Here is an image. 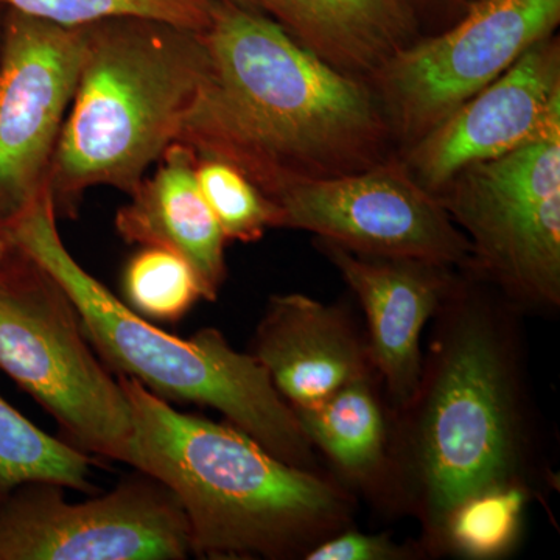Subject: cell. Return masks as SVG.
Segmentation results:
<instances>
[{"mask_svg":"<svg viewBox=\"0 0 560 560\" xmlns=\"http://www.w3.org/2000/svg\"><path fill=\"white\" fill-rule=\"evenodd\" d=\"M202 39L208 75L175 142L237 168L268 200L399 153L371 84L304 49L268 14L215 0Z\"/></svg>","mask_w":560,"mask_h":560,"instance_id":"obj_1","label":"cell"},{"mask_svg":"<svg viewBox=\"0 0 560 560\" xmlns=\"http://www.w3.org/2000/svg\"><path fill=\"white\" fill-rule=\"evenodd\" d=\"M117 378L131 412L119 460L172 490L191 556L296 558L348 525L350 499L335 482L279 459L230 422L180 412L139 382Z\"/></svg>","mask_w":560,"mask_h":560,"instance_id":"obj_2","label":"cell"},{"mask_svg":"<svg viewBox=\"0 0 560 560\" xmlns=\"http://www.w3.org/2000/svg\"><path fill=\"white\" fill-rule=\"evenodd\" d=\"M208 70L202 32L139 16L84 25L79 83L47 176L57 219H77L92 187L138 189L175 142Z\"/></svg>","mask_w":560,"mask_h":560,"instance_id":"obj_3","label":"cell"},{"mask_svg":"<svg viewBox=\"0 0 560 560\" xmlns=\"http://www.w3.org/2000/svg\"><path fill=\"white\" fill-rule=\"evenodd\" d=\"M57 223L44 189L0 226V234L68 291L88 340L109 371L162 400L213 408L279 459L313 470L312 442L259 361L232 348L217 329L184 340L153 326L73 259Z\"/></svg>","mask_w":560,"mask_h":560,"instance_id":"obj_4","label":"cell"},{"mask_svg":"<svg viewBox=\"0 0 560 560\" xmlns=\"http://www.w3.org/2000/svg\"><path fill=\"white\" fill-rule=\"evenodd\" d=\"M442 305L412 412L408 453L427 530L442 528L464 501L517 485V394L510 349L492 315L456 298Z\"/></svg>","mask_w":560,"mask_h":560,"instance_id":"obj_5","label":"cell"},{"mask_svg":"<svg viewBox=\"0 0 560 560\" xmlns=\"http://www.w3.org/2000/svg\"><path fill=\"white\" fill-rule=\"evenodd\" d=\"M0 370L57 420L69 444L119 460L131 431L119 378L95 355L68 291L14 246L0 259Z\"/></svg>","mask_w":560,"mask_h":560,"instance_id":"obj_6","label":"cell"},{"mask_svg":"<svg viewBox=\"0 0 560 560\" xmlns=\"http://www.w3.org/2000/svg\"><path fill=\"white\" fill-rule=\"evenodd\" d=\"M470 243V268L515 304H560V127L456 173L436 191Z\"/></svg>","mask_w":560,"mask_h":560,"instance_id":"obj_7","label":"cell"},{"mask_svg":"<svg viewBox=\"0 0 560 560\" xmlns=\"http://www.w3.org/2000/svg\"><path fill=\"white\" fill-rule=\"evenodd\" d=\"M560 0H478L451 27L390 58L371 81L393 131L407 150L525 51L556 35Z\"/></svg>","mask_w":560,"mask_h":560,"instance_id":"obj_8","label":"cell"},{"mask_svg":"<svg viewBox=\"0 0 560 560\" xmlns=\"http://www.w3.org/2000/svg\"><path fill=\"white\" fill-rule=\"evenodd\" d=\"M189 523L178 499L138 471L110 492L70 503L54 482L0 500V560H183Z\"/></svg>","mask_w":560,"mask_h":560,"instance_id":"obj_9","label":"cell"},{"mask_svg":"<svg viewBox=\"0 0 560 560\" xmlns=\"http://www.w3.org/2000/svg\"><path fill=\"white\" fill-rule=\"evenodd\" d=\"M271 202L275 228L312 232L361 256L470 265L466 235L399 153L370 171L294 184Z\"/></svg>","mask_w":560,"mask_h":560,"instance_id":"obj_10","label":"cell"},{"mask_svg":"<svg viewBox=\"0 0 560 560\" xmlns=\"http://www.w3.org/2000/svg\"><path fill=\"white\" fill-rule=\"evenodd\" d=\"M84 25L7 9L0 46V226L46 189L79 83Z\"/></svg>","mask_w":560,"mask_h":560,"instance_id":"obj_11","label":"cell"},{"mask_svg":"<svg viewBox=\"0 0 560 560\" xmlns=\"http://www.w3.org/2000/svg\"><path fill=\"white\" fill-rule=\"evenodd\" d=\"M560 127V39L539 40L400 158L436 194L463 168L495 160Z\"/></svg>","mask_w":560,"mask_h":560,"instance_id":"obj_12","label":"cell"},{"mask_svg":"<svg viewBox=\"0 0 560 560\" xmlns=\"http://www.w3.org/2000/svg\"><path fill=\"white\" fill-rule=\"evenodd\" d=\"M318 248L359 298L370 326L372 368L381 374L394 405L405 410L422 377L423 327L456 290L452 267L361 256L319 238Z\"/></svg>","mask_w":560,"mask_h":560,"instance_id":"obj_13","label":"cell"},{"mask_svg":"<svg viewBox=\"0 0 560 560\" xmlns=\"http://www.w3.org/2000/svg\"><path fill=\"white\" fill-rule=\"evenodd\" d=\"M250 355L293 410L313 407L374 371L368 342L345 312L300 293L270 298Z\"/></svg>","mask_w":560,"mask_h":560,"instance_id":"obj_14","label":"cell"},{"mask_svg":"<svg viewBox=\"0 0 560 560\" xmlns=\"http://www.w3.org/2000/svg\"><path fill=\"white\" fill-rule=\"evenodd\" d=\"M150 178L116 213V231L127 243L172 250L190 265L202 298L215 301L226 280V237L210 210L195 173L197 156L173 142Z\"/></svg>","mask_w":560,"mask_h":560,"instance_id":"obj_15","label":"cell"},{"mask_svg":"<svg viewBox=\"0 0 560 560\" xmlns=\"http://www.w3.org/2000/svg\"><path fill=\"white\" fill-rule=\"evenodd\" d=\"M265 14L331 68L370 84L423 36L400 0H267Z\"/></svg>","mask_w":560,"mask_h":560,"instance_id":"obj_16","label":"cell"},{"mask_svg":"<svg viewBox=\"0 0 560 560\" xmlns=\"http://www.w3.org/2000/svg\"><path fill=\"white\" fill-rule=\"evenodd\" d=\"M293 411L312 445H318L350 481L368 485L382 477L388 431L372 375Z\"/></svg>","mask_w":560,"mask_h":560,"instance_id":"obj_17","label":"cell"},{"mask_svg":"<svg viewBox=\"0 0 560 560\" xmlns=\"http://www.w3.org/2000/svg\"><path fill=\"white\" fill-rule=\"evenodd\" d=\"M94 456L36 427L0 396V500L27 482L92 493Z\"/></svg>","mask_w":560,"mask_h":560,"instance_id":"obj_18","label":"cell"},{"mask_svg":"<svg viewBox=\"0 0 560 560\" xmlns=\"http://www.w3.org/2000/svg\"><path fill=\"white\" fill-rule=\"evenodd\" d=\"M125 298L143 318L176 323L202 298L189 264L158 246H143L124 272Z\"/></svg>","mask_w":560,"mask_h":560,"instance_id":"obj_19","label":"cell"},{"mask_svg":"<svg viewBox=\"0 0 560 560\" xmlns=\"http://www.w3.org/2000/svg\"><path fill=\"white\" fill-rule=\"evenodd\" d=\"M526 492L521 485L486 490L464 501L448 515L442 540L467 558L503 555L517 539Z\"/></svg>","mask_w":560,"mask_h":560,"instance_id":"obj_20","label":"cell"},{"mask_svg":"<svg viewBox=\"0 0 560 560\" xmlns=\"http://www.w3.org/2000/svg\"><path fill=\"white\" fill-rule=\"evenodd\" d=\"M0 5L66 27L139 16L205 32L212 21L215 0H0Z\"/></svg>","mask_w":560,"mask_h":560,"instance_id":"obj_21","label":"cell"},{"mask_svg":"<svg viewBox=\"0 0 560 560\" xmlns=\"http://www.w3.org/2000/svg\"><path fill=\"white\" fill-rule=\"evenodd\" d=\"M195 173L228 242H259L275 228V205L241 171L226 162L197 158Z\"/></svg>","mask_w":560,"mask_h":560,"instance_id":"obj_22","label":"cell"},{"mask_svg":"<svg viewBox=\"0 0 560 560\" xmlns=\"http://www.w3.org/2000/svg\"><path fill=\"white\" fill-rule=\"evenodd\" d=\"M407 550L394 544L386 534H361L340 530L320 541L307 555V560H397L407 558Z\"/></svg>","mask_w":560,"mask_h":560,"instance_id":"obj_23","label":"cell"},{"mask_svg":"<svg viewBox=\"0 0 560 560\" xmlns=\"http://www.w3.org/2000/svg\"><path fill=\"white\" fill-rule=\"evenodd\" d=\"M415 14L423 35L451 27L466 13L463 0H400Z\"/></svg>","mask_w":560,"mask_h":560,"instance_id":"obj_24","label":"cell"},{"mask_svg":"<svg viewBox=\"0 0 560 560\" xmlns=\"http://www.w3.org/2000/svg\"><path fill=\"white\" fill-rule=\"evenodd\" d=\"M226 2L234 3L242 9L261 11V13H265V7H267V0H226Z\"/></svg>","mask_w":560,"mask_h":560,"instance_id":"obj_25","label":"cell"},{"mask_svg":"<svg viewBox=\"0 0 560 560\" xmlns=\"http://www.w3.org/2000/svg\"><path fill=\"white\" fill-rule=\"evenodd\" d=\"M10 248V243L5 241V237H3L2 234H0V259L9 253Z\"/></svg>","mask_w":560,"mask_h":560,"instance_id":"obj_26","label":"cell"},{"mask_svg":"<svg viewBox=\"0 0 560 560\" xmlns=\"http://www.w3.org/2000/svg\"><path fill=\"white\" fill-rule=\"evenodd\" d=\"M7 7L0 5V46H2L3 22H5Z\"/></svg>","mask_w":560,"mask_h":560,"instance_id":"obj_27","label":"cell"},{"mask_svg":"<svg viewBox=\"0 0 560 560\" xmlns=\"http://www.w3.org/2000/svg\"><path fill=\"white\" fill-rule=\"evenodd\" d=\"M475 2H478V0H463L464 5H466V9H469L470 5H474Z\"/></svg>","mask_w":560,"mask_h":560,"instance_id":"obj_28","label":"cell"}]
</instances>
